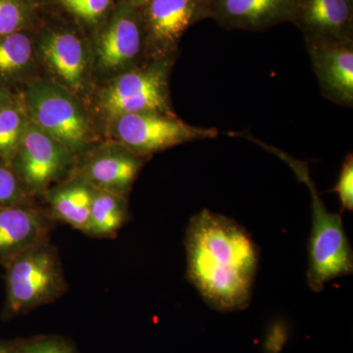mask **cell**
I'll use <instances>...</instances> for the list:
<instances>
[{"label": "cell", "instance_id": "obj_1", "mask_svg": "<svg viewBox=\"0 0 353 353\" xmlns=\"http://www.w3.org/2000/svg\"><path fill=\"white\" fill-rule=\"evenodd\" d=\"M185 245L187 277L209 306L231 312L250 304L259 252L243 227L202 210L190 220Z\"/></svg>", "mask_w": 353, "mask_h": 353}, {"label": "cell", "instance_id": "obj_2", "mask_svg": "<svg viewBox=\"0 0 353 353\" xmlns=\"http://www.w3.org/2000/svg\"><path fill=\"white\" fill-rule=\"evenodd\" d=\"M256 143L287 162L297 178L310 190L312 225L309 239L307 283L313 292H321L326 283L352 273V250L343 229V219L325 208L309 175L307 164L292 159L285 152L265 143Z\"/></svg>", "mask_w": 353, "mask_h": 353}, {"label": "cell", "instance_id": "obj_3", "mask_svg": "<svg viewBox=\"0 0 353 353\" xmlns=\"http://www.w3.org/2000/svg\"><path fill=\"white\" fill-rule=\"evenodd\" d=\"M4 315L14 317L52 303L67 290L63 266L55 246L46 241L4 265Z\"/></svg>", "mask_w": 353, "mask_h": 353}, {"label": "cell", "instance_id": "obj_4", "mask_svg": "<svg viewBox=\"0 0 353 353\" xmlns=\"http://www.w3.org/2000/svg\"><path fill=\"white\" fill-rule=\"evenodd\" d=\"M25 108L29 119L74 155L87 150L92 129L76 94L53 81L34 82L28 88Z\"/></svg>", "mask_w": 353, "mask_h": 353}, {"label": "cell", "instance_id": "obj_5", "mask_svg": "<svg viewBox=\"0 0 353 353\" xmlns=\"http://www.w3.org/2000/svg\"><path fill=\"white\" fill-rule=\"evenodd\" d=\"M175 57L157 58L118 74L101 94L109 117L155 112L175 116L171 106L169 78Z\"/></svg>", "mask_w": 353, "mask_h": 353}, {"label": "cell", "instance_id": "obj_6", "mask_svg": "<svg viewBox=\"0 0 353 353\" xmlns=\"http://www.w3.org/2000/svg\"><path fill=\"white\" fill-rule=\"evenodd\" d=\"M113 120L118 145L143 157L190 141L215 139L219 134L216 128L194 126L176 115L141 112L125 114Z\"/></svg>", "mask_w": 353, "mask_h": 353}, {"label": "cell", "instance_id": "obj_7", "mask_svg": "<svg viewBox=\"0 0 353 353\" xmlns=\"http://www.w3.org/2000/svg\"><path fill=\"white\" fill-rule=\"evenodd\" d=\"M75 164L68 148L29 121L10 167L34 197L69 178Z\"/></svg>", "mask_w": 353, "mask_h": 353}, {"label": "cell", "instance_id": "obj_8", "mask_svg": "<svg viewBox=\"0 0 353 353\" xmlns=\"http://www.w3.org/2000/svg\"><path fill=\"white\" fill-rule=\"evenodd\" d=\"M94 51L101 71L121 74L139 66L145 54L141 7L118 0L108 19L95 30Z\"/></svg>", "mask_w": 353, "mask_h": 353}, {"label": "cell", "instance_id": "obj_9", "mask_svg": "<svg viewBox=\"0 0 353 353\" xmlns=\"http://www.w3.org/2000/svg\"><path fill=\"white\" fill-rule=\"evenodd\" d=\"M141 10L148 60L175 57L185 32L211 16L209 0H148Z\"/></svg>", "mask_w": 353, "mask_h": 353}, {"label": "cell", "instance_id": "obj_10", "mask_svg": "<svg viewBox=\"0 0 353 353\" xmlns=\"http://www.w3.org/2000/svg\"><path fill=\"white\" fill-rule=\"evenodd\" d=\"M323 95L339 105L353 106V41L304 39Z\"/></svg>", "mask_w": 353, "mask_h": 353}, {"label": "cell", "instance_id": "obj_11", "mask_svg": "<svg viewBox=\"0 0 353 353\" xmlns=\"http://www.w3.org/2000/svg\"><path fill=\"white\" fill-rule=\"evenodd\" d=\"M146 158L117 143L88 154L80 164H75L71 176L81 179L94 190L127 196Z\"/></svg>", "mask_w": 353, "mask_h": 353}, {"label": "cell", "instance_id": "obj_12", "mask_svg": "<svg viewBox=\"0 0 353 353\" xmlns=\"http://www.w3.org/2000/svg\"><path fill=\"white\" fill-rule=\"evenodd\" d=\"M38 50L60 85L73 94L82 92L87 82L88 46L75 30L48 28L39 37Z\"/></svg>", "mask_w": 353, "mask_h": 353}, {"label": "cell", "instance_id": "obj_13", "mask_svg": "<svg viewBox=\"0 0 353 353\" xmlns=\"http://www.w3.org/2000/svg\"><path fill=\"white\" fill-rule=\"evenodd\" d=\"M210 19L226 30L262 32L294 19L297 0H209Z\"/></svg>", "mask_w": 353, "mask_h": 353}, {"label": "cell", "instance_id": "obj_14", "mask_svg": "<svg viewBox=\"0 0 353 353\" xmlns=\"http://www.w3.org/2000/svg\"><path fill=\"white\" fill-rule=\"evenodd\" d=\"M53 222L48 210L32 204L0 208V265L50 240Z\"/></svg>", "mask_w": 353, "mask_h": 353}, {"label": "cell", "instance_id": "obj_15", "mask_svg": "<svg viewBox=\"0 0 353 353\" xmlns=\"http://www.w3.org/2000/svg\"><path fill=\"white\" fill-rule=\"evenodd\" d=\"M292 24L304 39L353 41L352 0H297Z\"/></svg>", "mask_w": 353, "mask_h": 353}, {"label": "cell", "instance_id": "obj_16", "mask_svg": "<svg viewBox=\"0 0 353 353\" xmlns=\"http://www.w3.org/2000/svg\"><path fill=\"white\" fill-rule=\"evenodd\" d=\"M94 190L81 179L70 176L41 196L48 204V211L53 220L65 223L83 233L90 217Z\"/></svg>", "mask_w": 353, "mask_h": 353}, {"label": "cell", "instance_id": "obj_17", "mask_svg": "<svg viewBox=\"0 0 353 353\" xmlns=\"http://www.w3.org/2000/svg\"><path fill=\"white\" fill-rule=\"evenodd\" d=\"M129 218L127 197L94 190L90 217L83 234L90 238L112 239L119 233Z\"/></svg>", "mask_w": 353, "mask_h": 353}, {"label": "cell", "instance_id": "obj_18", "mask_svg": "<svg viewBox=\"0 0 353 353\" xmlns=\"http://www.w3.org/2000/svg\"><path fill=\"white\" fill-rule=\"evenodd\" d=\"M31 29L0 37V83L19 80L31 67L34 41Z\"/></svg>", "mask_w": 353, "mask_h": 353}, {"label": "cell", "instance_id": "obj_19", "mask_svg": "<svg viewBox=\"0 0 353 353\" xmlns=\"http://www.w3.org/2000/svg\"><path fill=\"white\" fill-rule=\"evenodd\" d=\"M24 102L14 99L0 109V162L10 166L29 123Z\"/></svg>", "mask_w": 353, "mask_h": 353}, {"label": "cell", "instance_id": "obj_20", "mask_svg": "<svg viewBox=\"0 0 353 353\" xmlns=\"http://www.w3.org/2000/svg\"><path fill=\"white\" fill-rule=\"evenodd\" d=\"M38 7L34 0H0V37L32 29Z\"/></svg>", "mask_w": 353, "mask_h": 353}, {"label": "cell", "instance_id": "obj_21", "mask_svg": "<svg viewBox=\"0 0 353 353\" xmlns=\"http://www.w3.org/2000/svg\"><path fill=\"white\" fill-rule=\"evenodd\" d=\"M118 1V0H117ZM116 0H57L55 3L81 24L97 30L112 12Z\"/></svg>", "mask_w": 353, "mask_h": 353}, {"label": "cell", "instance_id": "obj_22", "mask_svg": "<svg viewBox=\"0 0 353 353\" xmlns=\"http://www.w3.org/2000/svg\"><path fill=\"white\" fill-rule=\"evenodd\" d=\"M32 199L13 169L0 162V208L32 204Z\"/></svg>", "mask_w": 353, "mask_h": 353}, {"label": "cell", "instance_id": "obj_23", "mask_svg": "<svg viewBox=\"0 0 353 353\" xmlns=\"http://www.w3.org/2000/svg\"><path fill=\"white\" fill-rule=\"evenodd\" d=\"M14 353H75L71 343L57 336H43L13 345Z\"/></svg>", "mask_w": 353, "mask_h": 353}, {"label": "cell", "instance_id": "obj_24", "mask_svg": "<svg viewBox=\"0 0 353 353\" xmlns=\"http://www.w3.org/2000/svg\"><path fill=\"white\" fill-rule=\"evenodd\" d=\"M334 192L339 194L343 210H353V157L352 153L347 154L343 161L338 183Z\"/></svg>", "mask_w": 353, "mask_h": 353}, {"label": "cell", "instance_id": "obj_25", "mask_svg": "<svg viewBox=\"0 0 353 353\" xmlns=\"http://www.w3.org/2000/svg\"><path fill=\"white\" fill-rule=\"evenodd\" d=\"M287 341V331L281 325L272 327L271 331L265 341V350L267 353H280Z\"/></svg>", "mask_w": 353, "mask_h": 353}, {"label": "cell", "instance_id": "obj_26", "mask_svg": "<svg viewBox=\"0 0 353 353\" xmlns=\"http://www.w3.org/2000/svg\"><path fill=\"white\" fill-rule=\"evenodd\" d=\"M14 97L6 85L0 83V109L6 108L14 101Z\"/></svg>", "mask_w": 353, "mask_h": 353}, {"label": "cell", "instance_id": "obj_27", "mask_svg": "<svg viewBox=\"0 0 353 353\" xmlns=\"http://www.w3.org/2000/svg\"><path fill=\"white\" fill-rule=\"evenodd\" d=\"M0 353H14L13 345H6V343H0Z\"/></svg>", "mask_w": 353, "mask_h": 353}, {"label": "cell", "instance_id": "obj_28", "mask_svg": "<svg viewBox=\"0 0 353 353\" xmlns=\"http://www.w3.org/2000/svg\"><path fill=\"white\" fill-rule=\"evenodd\" d=\"M130 2H132V4H134L136 6L141 7L148 0H129Z\"/></svg>", "mask_w": 353, "mask_h": 353}, {"label": "cell", "instance_id": "obj_29", "mask_svg": "<svg viewBox=\"0 0 353 353\" xmlns=\"http://www.w3.org/2000/svg\"><path fill=\"white\" fill-rule=\"evenodd\" d=\"M34 1H36L37 3H38L39 6V4H41V2H54L55 3V2L57 1V0H34Z\"/></svg>", "mask_w": 353, "mask_h": 353}]
</instances>
